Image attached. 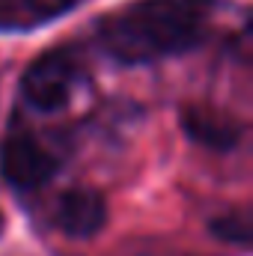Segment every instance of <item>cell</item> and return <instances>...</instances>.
<instances>
[{"instance_id":"1","label":"cell","mask_w":253,"mask_h":256,"mask_svg":"<svg viewBox=\"0 0 253 256\" xmlns=\"http://www.w3.org/2000/svg\"><path fill=\"white\" fill-rule=\"evenodd\" d=\"M212 0H134L98 27L102 45L120 63H152L206 39Z\"/></svg>"},{"instance_id":"2","label":"cell","mask_w":253,"mask_h":256,"mask_svg":"<svg viewBox=\"0 0 253 256\" xmlns=\"http://www.w3.org/2000/svg\"><path fill=\"white\" fill-rule=\"evenodd\" d=\"M74 57L68 51H45L27 66L21 78V92L30 108L42 114L63 110L74 86Z\"/></svg>"},{"instance_id":"3","label":"cell","mask_w":253,"mask_h":256,"mask_svg":"<svg viewBox=\"0 0 253 256\" xmlns=\"http://www.w3.org/2000/svg\"><path fill=\"white\" fill-rule=\"evenodd\" d=\"M0 167H3V176L9 185H15L21 191H33V188L51 182L60 164L30 131H12L3 143Z\"/></svg>"},{"instance_id":"4","label":"cell","mask_w":253,"mask_h":256,"mask_svg":"<svg viewBox=\"0 0 253 256\" xmlns=\"http://www.w3.org/2000/svg\"><path fill=\"white\" fill-rule=\"evenodd\" d=\"M57 226L72 238H92L108 224V202L92 188H72L57 202Z\"/></svg>"},{"instance_id":"5","label":"cell","mask_w":253,"mask_h":256,"mask_svg":"<svg viewBox=\"0 0 253 256\" xmlns=\"http://www.w3.org/2000/svg\"><path fill=\"white\" fill-rule=\"evenodd\" d=\"M182 128L188 131L194 143H200L206 149H218V152H226L242 140V126L232 116L212 110V108H185Z\"/></svg>"},{"instance_id":"6","label":"cell","mask_w":253,"mask_h":256,"mask_svg":"<svg viewBox=\"0 0 253 256\" xmlns=\"http://www.w3.org/2000/svg\"><path fill=\"white\" fill-rule=\"evenodd\" d=\"M78 0H15L12 9V24H45L57 15L68 12Z\"/></svg>"},{"instance_id":"7","label":"cell","mask_w":253,"mask_h":256,"mask_svg":"<svg viewBox=\"0 0 253 256\" xmlns=\"http://www.w3.org/2000/svg\"><path fill=\"white\" fill-rule=\"evenodd\" d=\"M214 232H218L220 238H230V242L248 244V238H250V220H248V212H232L230 218L218 220V224H214Z\"/></svg>"}]
</instances>
